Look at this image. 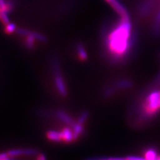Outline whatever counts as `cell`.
Instances as JSON below:
<instances>
[{
    "instance_id": "6da1fadb",
    "label": "cell",
    "mask_w": 160,
    "mask_h": 160,
    "mask_svg": "<svg viewBox=\"0 0 160 160\" xmlns=\"http://www.w3.org/2000/svg\"><path fill=\"white\" fill-rule=\"evenodd\" d=\"M136 36L130 18H122L108 27L102 34L104 58L112 66H122L131 56Z\"/></svg>"
},
{
    "instance_id": "7a4b0ae2",
    "label": "cell",
    "mask_w": 160,
    "mask_h": 160,
    "mask_svg": "<svg viewBox=\"0 0 160 160\" xmlns=\"http://www.w3.org/2000/svg\"><path fill=\"white\" fill-rule=\"evenodd\" d=\"M132 122L135 126H143L160 115V76L155 85L145 90L132 107Z\"/></svg>"
},
{
    "instance_id": "3957f363",
    "label": "cell",
    "mask_w": 160,
    "mask_h": 160,
    "mask_svg": "<svg viewBox=\"0 0 160 160\" xmlns=\"http://www.w3.org/2000/svg\"><path fill=\"white\" fill-rule=\"evenodd\" d=\"M133 86L132 80L128 78L118 79L107 84L103 89V95L106 98H111L119 91L128 90Z\"/></svg>"
},
{
    "instance_id": "277c9868",
    "label": "cell",
    "mask_w": 160,
    "mask_h": 160,
    "mask_svg": "<svg viewBox=\"0 0 160 160\" xmlns=\"http://www.w3.org/2000/svg\"><path fill=\"white\" fill-rule=\"evenodd\" d=\"M53 70L54 73V81L56 88L58 92L62 97H66L68 95V90L64 79L60 73L58 59H54L53 62Z\"/></svg>"
},
{
    "instance_id": "5b68a950",
    "label": "cell",
    "mask_w": 160,
    "mask_h": 160,
    "mask_svg": "<svg viewBox=\"0 0 160 160\" xmlns=\"http://www.w3.org/2000/svg\"><path fill=\"white\" fill-rule=\"evenodd\" d=\"M156 1L155 0H141L139 2L138 12L140 17L146 18L155 10Z\"/></svg>"
},
{
    "instance_id": "8992f818",
    "label": "cell",
    "mask_w": 160,
    "mask_h": 160,
    "mask_svg": "<svg viewBox=\"0 0 160 160\" xmlns=\"http://www.w3.org/2000/svg\"><path fill=\"white\" fill-rule=\"evenodd\" d=\"M108 3L114 11L116 12V13L118 15L119 18H130L129 12H128L126 7H125L121 2H119L118 0H110Z\"/></svg>"
},
{
    "instance_id": "52a82bcc",
    "label": "cell",
    "mask_w": 160,
    "mask_h": 160,
    "mask_svg": "<svg viewBox=\"0 0 160 160\" xmlns=\"http://www.w3.org/2000/svg\"><path fill=\"white\" fill-rule=\"evenodd\" d=\"M152 32L154 37L160 36V8L155 13L152 25Z\"/></svg>"
},
{
    "instance_id": "ba28073f",
    "label": "cell",
    "mask_w": 160,
    "mask_h": 160,
    "mask_svg": "<svg viewBox=\"0 0 160 160\" xmlns=\"http://www.w3.org/2000/svg\"><path fill=\"white\" fill-rule=\"evenodd\" d=\"M57 118H58L62 122L68 125L70 128H73L76 122H75L73 118L68 113L65 112L63 110H58L56 113Z\"/></svg>"
},
{
    "instance_id": "9c48e42d",
    "label": "cell",
    "mask_w": 160,
    "mask_h": 160,
    "mask_svg": "<svg viewBox=\"0 0 160 160\" xmlns=\"http://www.w3.org/2000/svg\"><path fill=\"white\" fill-rule=\"evenodd\" d=\"M62 134L63 137V141L66 143H69L74 141L73 130L72 128H69V126L64 128L62 131Z\"/></svg>"
},
{
    "instance_id": "30bf717a",
    "label": "cell",
    "mask_w": 160,
    "mask_h": 160,
    "mask_svg": "<svg viewBox=\"0 0 160 160\" xmlns=\"http://www.w3.org/2000/svg\"><path fill=\"white\" fill-rule=\"evenodd\" d=\"M47 138L54 142H60L63 141L62 132H57L55 130H49L46 133Z\"/></svg>"
},
{
    "instance_id": "8fae6325",
    "label": "cell",
    "mask_w": 160,
    "mask_h": 160,
    "mask_svg": "<svg viewBox=\"0 0 160 160\" xmlns=\"http://www.w3.org/2000/svg\"><path fill=\"white\" fill-rule=\"evenodd\" d=\"M76 48L79 59L82 61H86L88 58V53L83 45L81 43H78L76 44Z\"/></svg>"
},
{
    "instance_id": "7c38bea8",
    "label": "cell",
    "mask_w": 160,
    "mask_h": 160,
    "mask_svg": "<svg viewBox=\"0 0 160 160\" xmlns=\"http://www.w3.org/2000/svg\"><path fill=\"white\" fill-rule=\"evenodd\" d=\"M158 155L157 150L154 148L149 147L148 149H144L143 157L146 160H156Z\"/></svg>"
},
{
    "instance_id": "4fadbf2b",
    "label": "cell",
    "mask_w": 160,
    "mask_h": 160,
    "mask_svg": "<svg viewBox=\"0 0 160 160\" xmlns=\"http://www.w3.org/2000/svg\"><path fill=\"white\" fill-rule=\"evenodd\" d=\"M73 133V139L74 141L78 139L82 134L84 132V128L83 126V124L76 122L75 126L72 128Z\"/></svg>"
},
{
    "instance_id": "5bb4252c",
    "label": "cell",
    "mask_w": 160,
    "mask_h": 160,
    "mask_svg": "<svg viewBox=\"0 0 160 160\" xmlns=\"http://www.w3.org/2000/svg\"><path fill=\"white\" fill-rule=\"evenodd\" d=\"M18 28L16 27V25L13 23L9 22L6 26H4V32L7 34H12L13 33L16 32Z\"/></svg>"
},
{
    "instance_id": "9a60e30c",
    "label": "cell",
    "mask_w": 160,
    "mask_h": 160,
    "mask_svg": "<svg viewBox=\"0 0 160 160\" xmlns=\"http://www.w3.org/2000/svg\"><path fill=\"white\" fill-rule=\"evenodd\" d=\"M8 155L9 157H16L23 155V149H13L8 152Z\"/></svg>"
},
{
    "instance_id": "2e32d148",
    "label": "cell",
    "mask_w": 160,
    "mask_h": 160,
    "mask_svg": "<svg viewBox=\"0 0 160 160\" xmlns=\"http://www.w3.org/2000/svg\"><path fill=\"white\" fill-rule=\"evenodd\" d=\"M88 116H89V113L88 112H83L81 113V115L79 116L77 122L81 124H83L85 122H86V119L88 118Z\"/></svg>"
},
{
    "instance_id": "e0dca14e",
    "label": "cell",
    "mask_w": 160,
    "mask_h": 160,
    "mask_svg": "<svg viewBox=\"0 0 160 160\" xmlns=\"http://www.w3.org/2000/svg\"><path fill=\"white\" fill-rule=\"evenodd\" d=\"M126 160H146L144 157H140L137 156H128L126 157Z\"/></svg>"
},
{
    "instance_id": "ac0fdd59",
    "label": "cell",
    "mask_w": 160,
    "mask_h": 160,
    "mask_svg": "<svg viewBox=\"0 0 160 160\" xmlns=\"http://www.w3.org/2000/svg\"><path fill=\"white\" fill-rule=\"evenodd\" d=\"M107 160H126V159L122 157H110L107 158Z\"/></svg>"
},
{
    "instance_id": "d6986e66",
    "label": "cell",
    "mask_w": 160,
    "mask_h": 160,
    "mask_svg": "<svg viewBox=\"0 0 160 160\" xmlns=\"http://www.w3.org/2000/svg\"><path fill=\"white\" fill-rule=\"evenodd\" d=\"M37 160H46V156H45L44 154L39 153Z\"/></svg>"
},
{
    "instance_id": "ffe728a7",
    "label": "cell",
    "mask_w": 160,
    "mask_h": 160,
    "mask_svg": "<svg viewBox=\"0 0 160 160\" xmlns=\"http://www.w3.org/2000/svg\"><path fill=\"white\" fill-rule=\"evenodd\" d=\"M8 155L6 153H0V160H4L5 159L8 158Z\"/></svg>"
},
{
    "instance_id": "44dd1931",
    "label": "cell",
    "mask_w": 160,
    "mask_h": 160,
    "mask_svg": "<svg viewBox=\"0 0 160 160\" xmlns=\"http://www.w3.org/2000/svg\"><path fill=\"white\" fill-rule=\"evenodd\" d=\"M87 160H107V158H90Z\"/></svg>"
},
{
    "instance_id": "7402d4cb",
    "label": "cell",
    "mask_w": 160,
    "mask_h": 160,
    "mask_svg": "<svg viewBox=\"0 0 160 160\" xmlns=\"http://www.w3.org/2000/svg\"><path fill=\"white\" fill-rule=\"evenodd\" d=\"M156 160H160V154H159L158 156V157H157V158H156Z\"/></svg>"
},
{
    "instance_id": "603a6c76",
    "label": "cell",
    "mask_w": 160,
    "mask_h": 160,
    "mask_svg": "<svg viewBox=\"0 0 160 160\" xmlns=\"http://www.w3.org/2000/svg\"><path fill=\"white\" fill-rule=\"evenodd\" d=\"M4 160H13V159H8V158H6V159H5Z\"/></svg>"
},
{
    "instance_id": "cb8c5ba5",
    "label": "cell",
    "mask_w": 160,
    "mask_h": 160,
    "mask_svg": "<svg viewBox=\"0 0 160 160\" xmlns=\"http://www.w3.org/2000/svg\"><path fill=\"white\" fill-rule=\"evenodd\" d=\"M159 1H160V0H159Z\"/></svg>"
},
{
    "instance_id": "d4e9b609",
    "label": "cell",
    "mask_w": 160,
    "mask_h": 160,
    "mask_svg": "<svg viewBox=\"0 0 160 160\" xmlns=\"http://www.w3.org/2000/svg\"></svg>"
}]
</instances>
